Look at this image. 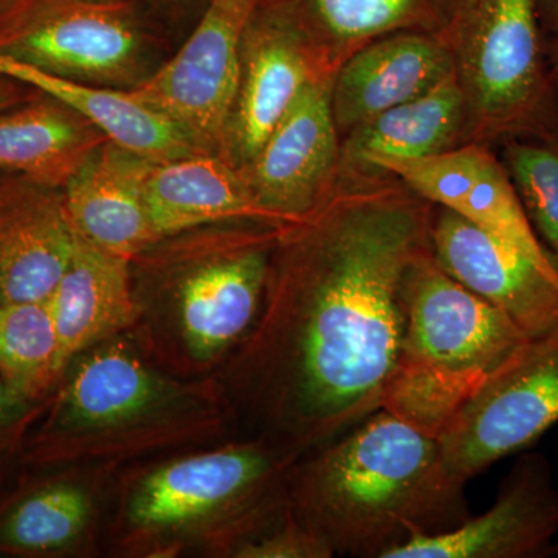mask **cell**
<instances>
[{
	"instance_id": "cell-28",
	"label": "cell",
	"mask_w": 558,
	"mask_h": 558,
	"mask_svg": "<svg viewBox=\"0 0 558 558\" xmlns=\"http://www.w3.org/2000/svg\"><path fill=\"white\" fill-rule=\"evenodd\" d=\"M231 556L238 558H330L332 549L295 513L286 510L270 526L258 534L231 546Z\"/></svg>"
},
{
	"instance_id": "cell-25",
	"label": "cell",
	"mask_w": 558,
	"mask_h": 558,
	"mask_svg": "<svg viewBox=\"0 0 558 558\" xmlns=\"http://www.w3.org/2000/svg\"><path fill=\"white\" fill-rule=\"evenodd\" d=\"M61 374L49 303L0 304V376L33 400L49 391Z\"/></svg>"
},
{
	"instance_id": "cell-9",
	"label": "cell",
	"mask_w": 558,
	"mask_h": 558,
	"mask_svg": "<svg viewBox=\"0 0 558 558\" xmlns=\"http://www.w3.org/2000/svg\"><path fill=\"white\" fill-rule=\"evenodd\" d=\"M260 0H209L182 49L134 89L199 153L226 159L227 131L241 80V49Z\"/></svg>"
},
{
	"instance_id": "cell-32",
	"label": "cell",
	"mask_w": 558,
	"mask_h": 558,
	"mask_svg": "<svg viewBox=\"0 0 558 558\" xmlns=\"http://www.w3.org/2000/svg\"><path fill=\"white\" fill-rule=\"evenodd\" d=\"M31 0H0V28L13 20Z\"/></svg>"
},
{
	"instance_id": "cell-12",
	"label": "cell",
	"mask_w": 558,
	"mask_h": 558,
	"mask_svg": "<svg viewBox=\"0 0 558 558\" xmlns=\"http://www.w3.org/2000/svg\"><path fill=\"white\" fill-rule=\"evenodd\" d=\"M336 75L292 22L258 5L244 33L241 80L227 131L226 159L244 168L279 120L315 81Z\"/></svg>"
},
{
	"instance_id": "cell-17",
	"label": "cell",
	"mask_w": 558,
	"mask_h": 558,
	"mask_svg": "<svg viewBox=\"0 0 558 558\" xmlns=\"http://www.w3.org/2000/svg\"><path fill=\"white\" fill-rule=\"evenodd\" d=\"M453 75L440 33L399 32L362 47L337 70L330 92L340 138Z\"/></svg>"
},
{
	"instance_id": "cell-7",
	"label": "cell",
	"mask_w": 558,
	"mask_h": 558,
	"mask_svg": "<svg viewBox=\"0 0 558 558\" xmlns=\"http://www.w3.org/2000/svg\"><path fill=\"white\" fill-rule=\"evenodd\" d=\"M0 54L109 89H134L153 73L124 0H31L0 28Z\"/></svg>"
},
{
	"instance_id": "cell-8",
	"label": "cell",
	"mask_w": 558,
	"mask_h": 558,
	"mask_svg": "<svg viewBox=\"0 0 558 558\" xmlns=\"http://www.w3.org/2000/svg\"><path fill=\"white\" fill-rule=\"evenodd\" d=\"M558 422V326L527 337L488 373L440 435L444 462L468 484L534 446Z\"/></svg>"
},
{
	"instance_id": "cell-21",
	"label": "cell",
	"mask_w": 558,
	"mask_h": 558,
	"mask_svg": "<svg viewBox=\"0 0 558 558\" xmlns=\"http://www.w3.org/2000/svg\"><path fill=\"white\" fill-rule=\"evenodd\" d=\"M464 143H469L468 106L457 78L450 75L341 138L339 180L359 178L376 157L425 159Z\"/></svg>"
},
{
	"instance_id": "cell-2",
	"label": "cell",
	"mask_w": 558,
	"mask_h": 558,
	"mask_svg": "<svg viewBox=\"0 0 558 558\" xmlns=\"http://www.w3.org/2000/svg\"><path fill=\"white\" fill-rule=\"evenodd\" d=\"M465 486L447 470L438 438L380 409L300 459L289 508L333 556L387 558L469 520Z\"/></svg>"
},
{
	"instance_id": "cell-22",
	"label": "cell",
	"mask_w": 558,
	"mask_h": 558,
	"mask_svg": "<svg viewBox=\"0 0 558 558\" xmlns=\"http://www.w3.org/2000/svg\"><path fill=\"white\" fill-rule=\"evenodd\" d=\"M292 22L333 70L373 40L399 32L442 31L450 0H260Z\"/></svg>"
},
{
	"instance_id": "cell-1",
	"label": "cell",
	"mask_w": 558,
	"mask_h": 558,
	"mask_svg": "<svg viewBox=\"0 0 558 558\" xmlns=\"http://www.w3.org/2000/svg\"><path fill=\"white\" fill-rule=\"evenodd\" d=\"M432 209L392 174L340 179L317 211L279 229L258 317L220 377L252 438L307 454L381 409L403 277L432 248Z\"/></svg>"
},
{
	"instance_id": "cell-24",
	"label": "cell",
	"mask_w": 558,
	"mask_h": 558,
	"mask_svg": "<svg viewBox=\"0 0 558 558\" xmlns=\"http://www.w3.org/2000/svg\"><path fill=\"white\" fill-rule=\"evenodd\" d=\"M0 75L21 81L62 102L89 120L110 142L145 159L165 161L204 154L194 148L174 124L135 100L128 90L61 78L3 54H0Z\"/></svg>"
},
{
	"instance_id": "cell-4",
	"label": "cell",
	"mask_w": 558,
	"mask_h": 558,
	"mask_svg": "<svg viewBox=\"0 0 558 558\" xmlns=\"http://www.w3.org/2000/svg\"><path fill=\"white\" fill-rule=\"evenodd\" d=\"M279 229L218 223L157 242L137 256L149 275L134 290L138 319L194 366L229 357L258 317Z\"/></svg>"
},
{
	"instance_id": "cell-33",
	"label": "cell",
	"mask_w": 558,
	"mask_h": 558,
	"mask_svg": "<svg viewBox=\"0 0 558 558\" xmlns=\"http://www.w3.org/2000/svg\"><path fill=\"white\" fill-rule=\"evenodd\" d=\"M546 53H548L550 73L558 92V39L546 38Z\"/></svg>"
},
{
	"instance_id": "cell-5",
	"label": "cell",
	"mask_w": 558,
	"mask_h": 558,
	"mask_svg": "<svg viewBox=\"0 0 558 558\" xmlns=\"http://www.w3.org/2000/svg\"><path fill=\"white\" fill-rule=\"evenodd\" d=\"M469 117V142L558 134V92L535 0H450L439 32Z\"/></svg>"
},
{
	"instance_id": "cell-3",
	"label": "cell",
	"mask_w": 558,
	"mask_h": 558,
	"mask_svg": "<svg viewBox=\"0 0 558 558\" xmlns=\"http://www.w3.org/2000/svg\"><path fill=\"white\" fill-rule=\"evenodd\" d=\"M400 301L399 359L381 410L439 439L488 373L527 336L440 269L432 248L407 270Z\"/></svg>"
},
{
	"instance_id": "cell-27",
	"label": "cell",
	"mask_w": 558,
	"mask_h": 558,
	"mask_svg": "<svg viewBox=\"0 0 558 558\" xmlns=\"http://www.w3.org/2000/svg\"><path fill=\"white\" fill-rule=\"evenodd\" d=\"M501 160L527 218L558 269V134L502 143Z\"/></svg>"
},
{
	"instance_id": "cell-31",
	"label": "cell",
	"mask_w": 558,
	"mask_h": 558,
	"mask_svg": "<svg viewBox=\"0 0 558 558\" xmlns=\"http://www.w3.org/2000/svg\"><path fill=\"white\" fill-rule=\"evenodd\" d=\"M539 25L548 39H558V0H535Z\"/></svg>"
},
{
	"instance_id": "cell-26",
	"label": "cell",
	"mask_w": 558,
	"mask_h": 558,
	"mask_svg": "<svg viewBox=\"0 0 558 558\" xmlns=\"http://www.w3.org/2000/svg\"><path fill=\"white\" fill-rule=\"evenodd\" d=\"M89 495L73 484H54L20 502L0 524V549L51 553L69 548L86 531Z\"/></svg>"
},
{
	"instance_id": "cell-14",
	"label": "cell",
	"mask_w": 558,
	"mask_h": 558,
	"mask_svg": "<svg viewBox=\"0 0 558 558\" xmlns=\"http://www.w3.org/2000/svg\"><path fill=\"white\" fill-rule=\"evenodd\" d=\"M429 247L440 269L505 312L527 337L558 326V271L438 205L429 219Z\"/></svg>"
},
{
	"instance_id": "cell-13",
	"label": "cell",
	"mask_w": 558,
	"mask_h": 558,
	"mask_svg": "<svg viewBox=\"0 0 558 558\" xmlns=\"http://www.w3.org/2000/svg\"><path fill=\"white\" fill-rule=\"evenodd\" d=\"M558 534V487L548 458L521 453L494 506L461 526L422 535L387 558H546Z\"/></svg>"
},
{
	"instance_id": "cell-34",
	"label": "cell",
	"mask_w": 558,
	"mask_h": 558,
	"mask_svg": "<svg viewBox=\"0 0 558 558\" xmlns=\"http://www.w3.org/2000/svg\"><path fill=\"white\" fill-rule=\"evenodd\" d=\"M554 557H558V543L554 546Z\"/></svg>"
},
{
	"instance_id": "cell-23",
	"label": "cell",
	"mask_w": 558,
	"mask_h": 558,
	"mask_svg": "<svg viewBox=\"0 0 558 558\" xmlns=\"http://www.w3.org/2000/svg\"><path fill=\"white\" fill-rule=\"evenodd\" d=\"M106 140L89 120L39 92L0 113V172L62 190Z\"/></svg>"
},
{
	"instance_id": "cell-30",
	"label": "cell",
	"mask_w": 558,
	"mask_h": 558,
	"mask_svg": "<svg viewBox=\"0 0 558 558\" xmlns=\"http://www.w3.org/2000/svg\"><path fill=\"white\" fill-rule=\"evenodd\" d=\"M38 95L39 92L32 89L27 84L0 75V113L25 105Z\"/></svg>"
},
{
	"instance_id": "cell-16",
	"label": "cell",
	"mask_w": 558,
	"mask_h": 558,
	"mask_svg": "<svg viewBox=\"0 0 558 558\" xmlns=\"http://www.w3.org/2000/svg\"><path fill=\"white\" fill-rule=\"evenodd\" d=\"M75 245L61 189L0 172V304L49 300Z\"/></svg>"
},
{
	"instance_id": "cell-6",
	"label": "cell",
	"mask_w": 558,
	"mask_h": 558,
	"mask_svg": "<svg viewBox=\"0 0 558 558\" xmlns=\"http://www.w3.org/2000/svg\"><path fill=\"white\" fill-rule=\"evenodd\" d=\"M303 457L275 440L252 438L178 459L140 481L128 502V524L143 537H157L211 519L226 524L231 548L289 509L290 480Z\"/></svg>"
},
{
	"instance_id": "cell-29",
	"label": "cell",
	"mask_w": 558,
	"mask_h": 558,
	"mask_svg": "<svg viewBox=\"0 0 558 558\" xmlns=\"http://www.w3.org/2000/svg\"><path fill=\"white\" fill-rule=\"evenodd\" d=\"M27 402V398L0 377V432L9 428L24 413Z\"/></svg>"
},
{
	"instance_id": "cell-20",
	"label": "cell",
	"mask_w": 558,
	"mask_h": 558,
	"mask_svg": "<svg viewBox=\"0 0 558 558\" xmlns=\"http://www.w3.org/2000/svg\"><path fill=\"white\" fill-rule=\"evenodd\" d=\"M47 303L64 373L73 359L137 323L132 260L110 255L76 234L68 270Z\"/></svg>"
},
{
	"instance_id": "cell-11",
	"label": "cell",
	"mask_w": 558,
	"mask_h": 558,
	"mask_svg": "<svg viewBox=\"0 0 558 558\" xmlns=\"http://www.w3.org/2000/svg\"><path fill=\"white\" fill-rule=\"evenodd\" d=\"M379 174L395 175L429 204L457 213L538 266L558 271L527 218L508 168L486 143H464L425 159L376 157L359 178Z\"/></svg>"
},
{
	"instance_id": "cell-18",
	"label": "cell",
	"mask_w": 558,
	"mask_h": 558,
	"mask_svg": "<svg viewBox=\"0 0 558 558\" xmlns=\"http://www.w3.org/2000/svg\"><path fill=\"white\" fill-rule=\"evenodd\" d=\"M150 161L110 140L84 160L62 189L78 236L130 260L159 242L146 199Z\"/></svg>"
},
{
	"instance_id": "cell-15",
	"label": "cell",
	"mask_w": 558,
	"mask_h": 558,
	"mask_svg": "<svg viewBox=\"0 0 558 558\" xmlns=\"http://www.w3.org/2000/svg\"><path fill=\"white\" fill-rule=\"evenodd\" d=\"M113 339L80 360L54 405L49 435H109L174 405L183 395L185 389L149 368L130 344Z\"/></svg>"
},
{
	"instance_id": "cell-10",
	"label": "cell",
	"mask_w": 558,
	"mask_h": 558,
	"mask_svg": "<svg viewBox=\"0 0 558 558\" xmlns=\"http://www.w3.org/2000/svg\"><path fill=\"white\" fill-rule=\"evenodd\" d=\"M332 81L312 83L241 168L252 196L282 227L317 211L339 185L341 138L330 105Z\"/></svg>"
},
{
	"instance_id": "cell-19",
	"label": "cell",
	"mask_w": 558,
	"mask_h": 558,
	"mask_svg": "<svg viewBox=\"0 0 558 558\" xmlns=\"http://www.w3.org/2000/svg\"><path fill=\"white\" fill-rule=\"evenodd\" d=\"M146 199L157 241L218 223L282 227L252 196L240 168L215 154L150 161Z\"/></svg>"
}]
</instances>
